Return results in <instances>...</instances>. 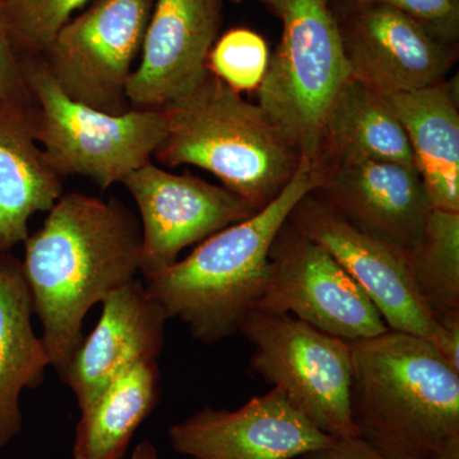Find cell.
Segmentation results:
<instances>
[{
	"label": "cell",
	"mask_w": 459,
	"mask_h": 459,
	"mask_svg": "<svg viewBox=\"0 0 459 459\" xmlns=\"http://www.w3.org/2000/svg\"><path fill=\"white\" fill-rule=\"evenodd\" d=\"M25 274L50 367L60 373L83 340L87 314L138 279L140 220L119 199L63 193L25 243Z\"/></svg>",
	"instance_id": "1"
},
{
	"label": "cell",
	"mask_w": 459,
	"mask_h": 459,
	"mask_svg": "<svg viewBox=\"0 0 459 459\" xmlns=\"http://www.w3.org/2000/svg\"><path fill=\"white\" fill-rule=\"evenodd\" d=\"M349 342L359 439L386 459L459 451V371L433 343L392 329Z\"/></svg>",
	"instance_id": "2"
},
{
	"label": "cell",
	"mask_w": 459,
	"mask_h": 459,
	"mask_svg": "<svg viewBox=\"0 0 459 459\" xmlns=\"http://www.w3.org/2000/svg\"><path fill=\"white\" fill-rule=\"evenodd\" d=\"M319 184L318 161L301 157L294 177L273 201L205 238L170 270L146 281L148 291L169 318L186 323L199 342L219 343L238 333L267 286L274 238L295 205Z\"/></svg>",
	"instance_id": "3"
},
{
	"label": "cell",
	"mask_w": 459,
	"mask_h": 459,
	"mask_svg": "<svg viewBox=\"0 0 459 459\" xmlns=\"http://www.w3.org/2000/svg\"><path fill=\"white\" fill-rule=\"evenodd\" d=\"M161 110L168 133L153 159L166 168L192 165L210 171L256 210L280 195L300 165L303 156L262 108L210 68Z\"/></svg>",
	"instance_id": "4"
},
{
	"label": "cell",
	"mask_w": 459,
	"mask_h": 459,
	"mask_svg": "<svg viewBox=\"0 0 459 459\" xmlns=\"http://www.w3.org/2000/svg\"><path fill=\"white\" fill-rule=\"evenodd\" d=\"M33 101L35 137L60 178L83 177L101 190L152 161L168 122L161 108L102 113L69 99L41 56H21Z\"/></svg>",
	"instance_id": "5"
},
{
	"label": "cell",
	"mask_w": 459,
	"mask_h": 459,
	"mask_svg": "<svg viewBox=\"0 0 459 459\" xmlns=\"http://www.w3.org/2000/svg\"><path fill=\"white\" fill-rule=\"evenodd\" d=\"M282 23L258 89V105L300 152L318 159L323 124L347 82L336 17L325 0H259Z\"/></svg>",
	"instance_id": "6"
},
{
	"label": "cell",
	"mask_w": 459,
	"mask_h": 459,
	"mask_svg": "<svg viewBox=\"0 0 459 459\" xmlns=\"http://www.w3.org/2000/svg\"><path fill=\"white\" fill-rule=\"evenodd\" d=\"M238 333L255 346L250 368L319 431L359 437L350 409L351 347L289 314L255 310Z\"/></svg>",
	"instance_id": "7"
},
{
	"label": "cell",
	"mask_w": 459,
	"mask_h": 459,
	"mask_svg": "<svg viewBox=\"0 0 459 459\" xmlns=\"http://www.w3.org/2000/svg\"><path fill=\"white\" fill-rule=\"evenodd\" d=\"M155 0H93L42 56L69 99L102 113L131 110L126 84L140 56Z\"/></svg>",
	"instance_id": "8"
},
{
	"label": "cell",
	"mask_w": 459,
	"mask_h": 459,
	"mask_svg": "<svg viewBox=\"0 0 459 459\" xmlns=\"http://www.w3.org/2000/svg\"><path fill=\"white\" fill-rule=\"evenodd\" d=\"M255 310L289 314L344 341L376 337L388 329L340 263L289 220L272 244L267 286Z\"/></svg>",
	"instance_id": "9"
},
{
	"label": "cell",
	"mask_w": 459,
	"mask_h": 459,
	"mask_svg": "<svg viewBox=\"0 0 459 459\" xmlns=\"http://www.w3.org/2000/svg\"><path fill=\"white\" fill-rule=\"evenodd\" d=\"M140 212V274L150 281L170 270L186 247L258 212L230 192L192 174H171L152 161L122 180Z\"/></svg>",
	"instance_id": "10"
},
{
	"label": "cell",
	"mask_w": 459,
	"mask_h": 459,
	"mask_svg": "<svg viewBox=\"0 0 459 459\" xmlns=\"http://www.w3.org/2000/svg\"><path fill=\"white\" fill-rule=\"evenodd\" d=\"M289 221L340 263L370 299L388 329L434 343L437 319L416 294L409 255L365 234L314 192L295 205Z\"/></svg>",
	"instance_id": "11"
},
{
	"label": "cell",
	"mask_w": 459,
	"mask_h": 459,
	"mask_svg": "<svg viewBox=\"0 0 459 459\" xmlns=\"http://www.w3.org/2000/svg\"><path fill=\"white\" fill-rule=\"evenodd\" d=\"M334 17L351 77L382 95L443 82L457 63L458 45L398 9L376 5Z\"/></svg>",
	"instance_id": "12"
},
{
	"label": "cell",
	"mask_w": 459,
	"mask_h": 459,
	"mask_svg": "<svg viewBox=\"0 0 459 459\" xmlns=\"http://www.w3.org/2000/svg\"><path fill=\"white\" fill-rule=\"evenodd\" d=\"M172 449L192 459H294L328 448V437L273 388L240 409L204 407L169 429Z\"/></svg>",
	"instance_id": "13"
},
{
	"label": "cell",
	"mask_w": 459,
	"mask_h": 459,
	"mask_svg": "<svg viewBox=\"0 0 459 459\" xmlns=\"http://www.w3.org/2000/svg\"><path fill=\"white\" fill-rule=\"evenodd\" d=\"M318 164L316 195L365 234L412 253L433 211L416 165L389 160Z\"/></svg>",
	"instance_id": "14"
},
{
	"label": "cell",
	"mask_w": 459,
	"mask_h": 459,
	"mask_svg": "<svg viewBox=\"0 0 459 459\" xmlns=\"http://www.w3.org/2000/svg\"><path fill=\"white\" fill-rule=\"evenodd\" d=\"M223 0H155L140 65L126 98L132 108H161L192 89L222 25Z\"/></svg>",
	"instance_id": "15"
},
{
	"label": "cell",
	"mask_w": 459,
	"mask_h": 459,
	"mask_svg": "<svg viewBox=\"0 0 459 459\" xmlns=\"http://www.w3.org/2000/svg\"><path fill=\"white\" fill-rule=\"evenodd\" d=\"M101 304L98 325L59 373L80 410L124 370L140 361L159 360L170 319L140 279L115 290Z\"/></svg>",
	"instance_id": "16"
},
{
	"label": "cell",
	"mask_w": 459,
	"mask_h": 459,
	"mask_svg": "<svg viewBox=\"0 0 459 459\" xmlns=\"http://www.w3.org/2000/svg\"><path fill=\"white\" fill-rule=\"evenodd\" d=\"M32 110L0 101V252L25 243L30 219L65 193L36 141Z\"/></svg>",
	"instance_id": "17"
},
{
	"label": "cell",
	"mask_w": 459,
	"mask_h": 459,
	"mask_svg": "<svg viewBox=\"0 0 459 459\" xmlns=\"http://www.w3.org/2000/svg\"><path fill=\"white\" fill-rule=\"evenodd\" d=\"M386 98L409 138L431 207L459 212L457 77Z\"/></svg>",
	"instance_id": "18"
},
{
	"label": "cell",
	"mask_w": 459,
	"mask_h": 459,
	"mask_svg": "<svg viewBox=\"0 0 459 459\" xmlns=\"http://www.w3.org/2000/svg\"><path fill=\"white\" fill-rule=\"evenodd\" d=\"M33 305L22 262L0 252V451L22 433L21 394L35 389L50 367L32 327Z\"/></svg>",
	"instance_id": "19"
},
{
	"label": "cell",
	"mask_w": 459,
	"mask_h": 459,
	"mask_svg": "<svg viewBox=\"0 0 459 459\" xmlns=\"http://www.w3.org/2000/svg\"><path fill=\"white\" fill-rule=\"evenodd\" d=\"M360 160L416 165L409 138L388 98L350 77L325 117L316 161Z\"/></svg>",
	"instance_id": "20"
},
{
	"label": "cell",
	"mask_w": 459,
	"mask_h": 459,
	"mask_svg": "<svg viewBox=\"0 0 459 459\" xmlns=\"http://www.w3.org/2000/svg\"><path fill=\"white\" fill-rule=\"evenodd\" d=\"M159 360L137 362L114 377L81 410L74 459H122L138 428L160 401Z\"/></svg>",
	"instance_id": "21"
},
{
	"label": "cell",
	"mask_w": 459,
	"mask_h": 459,
	"mask_svg": "<svg viewBox=\"0 0 459 459\" xmlns=\"http://www.w3.org/2000/svg\"><path fill=\"white\" fill-rule=\"evenodd\" d=\"M411 280L433 316L459 310V212L433 210L409 255Z\"/></svg>",
	"instance_id": "22"
},
{
	"label": "cell",
	"mask_w": 459,
	"mask_h": 459,
	"mask_svg": "<svg viewBox=\"0 0 459 459\" xmlns=\"http://www.w3.org/2000/svg\"><path fill=\"white\" fill-rule=\"evenodd\" d=\"M93 0H4L0 5L20 56H42L77 9Z\"/></svg>",
	"instance_id": "23"
},
{
	"label": "cell",
	"mask_w": 459,
	"mask_h": 459,
	"mask_svg": "<svg viewBox=\"0 0 459 459\" xmlns=\"http://www.w3.org/2000/svg\"><path fill=\"white\" fill-rule=\"evenodd\" d=\"M267 42L249 29H234L214 42L207 66L231 89H258L270 62Z\"/></svg>",
	"instance_id": "24"
},
{
	"label": "cell",
	"mask_w": 459,
	"mask_h": 459,
	"mask_svg": "<svg viewBox=\"0 0 459 459\" xmlns=\"http://www.w3.org/2000/svg\"><path fill=\"white\" fill-rule=\"evenodd\" d=\"M333 16L385 5L409 14L440 40L458 45L459 0H325Z\"/></svg>",
	"instance_id": "25"
},
{
	"label": "cell",
	"mask_w": 459,
	"mask_h": 459,
	"mask_svg": "<svg viewBox=\"0 0 459 459\" xmlns=\"http://www.w3.org/2000/svg\"><path fill=\"white\" fill-rule=\"evenodd\" d=\"M2 5V4H0ZM0 101L20 108H33L23 74L21 56L14 49L0 8Z\"/></svg>",
	"instance_id": "26"
},
{
	"label": "cell",
	"mask_w": 459,
	"mask_h": 459,
	"mask_svg": "<svg viewBox=\"0 0 459 459\" xmlns=\"http://www.w3.org/2000/svg\"><path fill=\"white\" fill-rule=\"evenodd\" d=\"M437 323L434 347L444 360L459 371V310L435 316Z\"/></svg>",
	"instance_id": "27"
},
{
	"label": "cell",
	"mask_w": 459,
	"mask_h": 459,
	"mask_svg": "<svg viewBox=\"0 0 459 459\" xmlns=\"http://www.w3.org/2000/svg\"><path fill=\"white\" fill-rule=\"evenodd\" d=\"M303 459H386L359 437L336 440L328 448L309 453Z\"/></svg>",
	"instance_id": "28"
},
{
	"label": "cell",
	"mask_w": 459,
	"mask_h": 459,
	"mask_svg": "<svg viewBox=\"0 0 459 459\" xmlns=\"http://www.w3.org/2000/svg\"><path fill=\"white\" fill-rule=\"evenodd\" d=\"M131 459H159V453H157L156 446L152 443L143 440L135 446Z\"/></svg>",
	"instance_id": "29"
},
{
	"label": "cell",
	"mask_w": 459,
	"mask_h": 459,
	"mask_svg": "<svg viewBox=\"0 0 459 459\" xmlns=\"http://www.w3.org/2000/svg\"><path fill=\"white\" fill-rule=\"evenodd\" d=\"M232 3H243L244 0H231Z\"/></svg>",
	"instance_id": "30"
},
{
	"label": "cell",
	"mask_w": 459,
	"mask_h": 459,
	"mask_svg": "<svg viewBox=\"0 0 459 459\" xmlns=\"http://www.w3.org/2000/svg\"><path fill=\"white\" fill-rule=\"evenodd\" d=\"M3 2H4V0H0V4H2Z\"/></svg>",
	"instance_id": "31"
}]
</instances>
